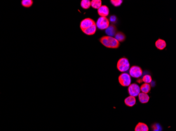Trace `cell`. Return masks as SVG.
<instances>
[{
  "mask_svg": "<svg viewBox=\"0 0 176 131\" xmlns=\"http://www.w3.org/2000/svg\"><path fill=\"white\" fill-rule=\"evenodd\" d=\"M128 93L130 96L136 97L138 96L139 93H140V89L139 85L136 83H132L130 84L129 86H128Z\"/></svg>",
  "mask_w": 176,
  "mask_h": 131,
  "instance_id": "obj_6",
  "label": "cell"
},
{
  "mask_svg": "<svg viewBox=\"0 0 176 131\" xmlns=\"http://www.w3.org/2000/svg\"><path fill=\"white\" fill-rule=\"evenodd\" d=\"M124 103L128 107H133L136 104V97L129 95L124 99Z\"/></svg>",
  "mask_w": 176,
  "mask_h": 131,
  "instance_id": "obj_10",
  "label": "cell"
},
{
  "mask_svg": "<svg viewBox=\"0 0 176 131\" xmlns=\"http://www.w3.org/2000/svg\"><path fill=\"white\" fill-rule=\"evenodd\" d=\"M152 131H162V128L159 123H154L151 126Z\"/></svg>",
  "mask_w": 176,
  "mask_h": 131,
  "instance_id": "obj_20",
  "label": "cell"
},
{
  "mask_svg": "<svg viewBox=\"0 0 176 131\" xmlns=\"http://www.w3.org/2000/svg\"><path fill=\"white\" fill-rule=\"evenodd\" d=\"M99 41L102 45L108 48L117 49L120 46V43L113 37L107 35L101 37Z\"/></svg>",
  "mask_w": 176,
  "mask_h": 131,
  "instance_id": "obj_1",
  "label": "cell"
},
{
  "mask_svg": "<svg viewBox=\"0 0 176 131\" xmlns=\"http://www.w3.org/2000/svg\"><path fill=\"white\" fill-rule=\"evenodd\" d=\"M96 28L100 30H105L110 25L108 18L105 17H100L96 22Z\"/></svg>",
  "mask_w": 176,
  "mask_h": 131,
  "instance_id": "obj_4",
  "label": "cell"
},
{
  "mask_svg": "<svg viewBox=\"0 0 176 131\" xmlns=\"http://www.w3.org/2000/svg\"><path fill=\"white\" fill-rule=\"evenodd\" d=\"M155 46L158 49L161 50H164L166 47L167 44L164 40L159 38L156 42Z\"/></svg>",
  "mask_w": 176,
  "mask_h": 131,
  "instance_id": "obj_13",
  "label": "cell"
},
{
  "mask_svg": "<svg viewBox=\"0 0 176 131\" xmlns=\"http://www.w3.org/2000/svg\"><path fill=\"white\" fill-rule=\"evenodd\" d=\"M109 20V21H111L112 23H115L116 21H117V18L116 17V16L112 15L110 17V19Z\"/></svg>",
  "mask_w": 176,
  "mask_h": 131,
  "instance_id": "obj_23",
  "label": "cell"
},
{
  "mask_svg": "<svg viewBox=\"0 0 176 131\" xmlns=\"http://www.w3.org/2000/svg\"><path fill=\"white\" fill-rule=\"evenodd\" d=\"M105 33L109 36L113 37L117 32L116 26L113 24L110 25L105 31Z\"/></svg>",
  "mask_w": 176,
  "mask_h": 131,
  "instance_id": "obj_9",
  "label": "cell"
},
{
  "mask_svg": "<svg viewBox=\"0 0 176 131\" xmlns=\"http://www.w3.org/2000/svg\"><path fill=\"white\" fill-rule=\"evenodd\" d=\"M80 5L83 9H89L91 7V1L90 0H82L81 1Z\"/></svg>",
  "mask_w": 176,
  "mask_h": 131,
  "instance_id": "obj_18",
  "label": "cell"
},
{
  "mask_svg": "<svg viewBox=\"0 0 176 131\" xmlns=\"http://www.w3.org/2000/svg\"><path fill=\"white\" fill-rule=\"evenodd\" d=\"M140 91H141V92L148 94L151 90V85L149 83H145L140 87Z\"/></svg>",
  "mask_w": 176,
  "mask_h": 131,
  "instance_id": "obj_16",
  "label": "cell"
},
{
  "mask_svg": "<svg viewBox=\"0 0 176 131\" xmlns=\"http://www.w3.org/2000/svg\"><path fill=\"white\" fill-rule=\"evenodd\" d=\"M130 64L129 60L126 57L121 58L118 60L117 64L118 70L121 73H126L130 68Z\"/></svg>",
  "mask_w": 176,
  "mask_h": 131,
  "instance_id": "obj_2",
  "label": "cell"
},
{
  "mask_svg": "<svg viewBox=\"0 0 176 131\" xmlns=\"http://www.w3.org/2000/svg\"><path fill=\"white\" fill-rule=\"evenodd\" d=\"M152 81V77L149 75H145L142 77V82H145V83H150Z\"/></svg>",
  "mask_w": 176,
  "mask_h": 131,
  "instance_id": "obj_21",
  "label": "cell"
},
{
  "mask_svg": "<svg viewBox=\"0 0 176 131\" xmlns=\"http://www.w3.org/2000/svg\"><path fill=\"white\" fill-rule=\"evenodd\" d=\"M96 28H96V24L93 25L92 26H90L89 28H87L84 31H82V32L87 35L91 36V35H93L94 34H95L96 31Z\"/></svg>",
  "mask_w": 176,
  "mask_h": 131,
  "instance_id": "obj_11",
  "label": "cell"
},
{
  "mask_svg": "<svg viewBox=\"0 0 176 131\" xmlns=\"http://www.w3.org/2000/svg\"><path fill=\"white\" fill-rule=\"evenodd\" d=\"M21 4L23 7L29 8L31 7L33 4V0H22Z\"/></svg>",
  "mask_w": 176,
  "mask_h": 131,
  "instance_id": "obj_19",
  "label": "cell"
},
{
  "mask_svg": "<svg viewBox=\"0 0 176 131\" xmlns=\"http://www.w3.org/2000/svg\"><path fill=\"white\" fill-rule=\"evenodd\" d=\"M135 131H149L148 126L144 123L139 122L136 125Z\"/></svg>",
  "mask_w": 176,
  "mask_h": 131,
  "instance_id": "obj_14",
  "label": "cell"
},
{
  "mask_svg": "<svg viewBox=\"0 0 176 131\" xmlns=\"http://www.w3.org/2000/svg\"><path fill=\"white\" fill-rule=\"evenodd\" d=\"M129 75L135 78H139L142 76L143 70L142 68L138 66H133L129 68Z\"/></svg>",
  "mask_w": 176,
  "mask_h": 131,
  "instance_id": "obj_5",
  "label": "cell"
},
{
  "mask_svg": "<svg viewBox=\"0 0 176 131\" xmlns=\"http://www.w3.org/2000/svg\"><path fill=\"white\" fill-rule=\"evenodd\" d=\"M118 81L123 87H128L131 83V78L129 74L126 73H122L118 77Z\"/></svg>",
  "mask_w": 176,
  "mask_h": 131,
  "instance_id": "obj_3",
  "label": "cell"
},
{
  "mask_svg": "<svg viewBox=\"0 0 176 131\" xmlns=\"http://www.w3.org/2000/svg\"><path fill=\"white\" fill-rule=\"evenodd\" d=\"M102 6L101 0H92L91 1V6L94 9H98Z\"/></svg>",
  "mask_w": 176,
  "mask_h": 131,
  "instance_id": "obj_17",
  "label": "cell"
},
{
  "mask_svg": "<svg viewBox=\"0 0 176 131\" xmlns=\"http://www.w3.org/2000/svg\"><path fill=\"white\" fill-rule=\"evenodd\" d=\"M110 2L115 7H118V6H120L122 4L123 1L122 0H111Z\"/></svg>",
  "mask_w": 176,
  "mask_h": 131,
  "instance_id": "obj_22",
  "label": "cell"
},
{
  "mask_svg": "<svg viewBox=\"0 0 176 131\" xmlns=\"http://www.w3.org/2000/svg\"><path fill=\"white\" fill-rule=\"evenodd\" d=\"M138 99L141 103H147L149 102L150 97L148 94L140 92L138 95Z\"/></svg>",
  "mask_w": 176,
  "mask_h": 131,
  "instance_id": "obj_12",
  "label": "cell"
},
{
  "mask_svg": "<svg viewBox=\"0 0 176 131\" xmlns=\"http://www.w3.org/2000/svg\"><path fill=\"white\" fill-rule=\"evenodd\" d=\"M114 38L117 40L119 43H120V42H123L126 40V36L124 33L121 32H117L114 36Z\"/></svg>",
  "mask_w": 176,
  "mask_h": 131,
  "instance_id": "obj_15",
  "label": "cell"
},
{
  "mask_svg": "<svg viewBox=\"0 0 176 131\" xmlns=\"http://www.w3.org/2000/svg\"><path fill=\"white\" fill-rule=\"evenodd\" d=\"M97 12L100 17H107V16H108L109 14L110 11H109V9L108 6L105 5H103L98 9Z\"/></svg>",
  "mask_w": 176,
  "mask_h": 131,
  "instance_id": "obj_8",
  "label": "cell"
},
{
  "mask_svg": "<svg viewBox=\"0 0 176 131\" xmlns=\"http://www.w3.org/2000/svg\"><path fill=\"white\" fill-rule=\"evenodd\" d=\"M96 24L95 21L91 18H86L82 19L80 24V28L81 31H84L87 28H89L93 25Z\"/></svg>",
  "mask_w": 176,
  "mask_h": 131,
  "instance_id": "obj_7",
  "label": "cell"
}]
</instances>
